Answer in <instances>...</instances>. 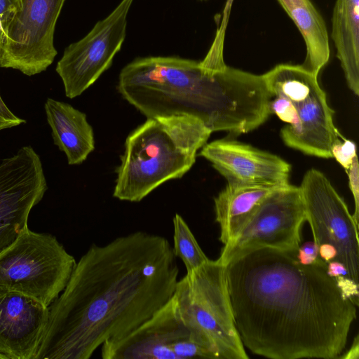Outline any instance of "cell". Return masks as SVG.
Returning a JSON list of instances; mask_svg holds the SVG:
<instances>
[{"mask_svg":"<svg viewBox=\"0 0 359 359\" xmlns=\"http://www.w3.org/2000/svg\"><path fill=\"white\" fill-rule=\"evenodd\" d=\"M177 257L164 236L142 231L92 244L50 304L35 359H88L150 318L172 297Z\"/></svg>","mask_w":359,"mask_h":359,"instance_id":"1","label":"cell"},{"mask_svg":"<svg viewBox=\"0 0 359 359\" xmlns=\"http://www.w3.org/2000/svg\"><path fill=\"white\" fill-rule=\"evenodd\" d=\"M297 250L259 248L232 258L225 274L244 346L273 359L338 358L355 305L341 295L327 262L302 264Z\"/></svg>","mask_w":359,"mask_h":359,"instance_id":"2","label":"cell"},{"mask_svg":"<svg viewBox=\"0 0 359 359\" xmlns=\"http://www.w3.org/2000/svg\"><path fill=\"white\" fill-rule=\"evenodd\" d=\"M122 97L147 118L189 115L212 132L248 133L271 114L273 95L263 75L226 66L212 71L201 61L140 57L118 76Z\"/></svg>","mask_w":359,"mask_h":359,"instance_id":"3","label":"cell"},{"mask_svg":"<svg viewBox=\"0 0 359 359\" xmlns=\"http://www.w3.org/2000/svg\"><path fill=\"white\" fill-rule=\"evenodd\" d=\"M212 133L189 115L147 118L126 140L113 196L139 202L164 182L182 177Z\"/></svg>","mask_w":359,"mask_h":359,"instance_id":"4","label":"cell"},{"mask_svg":"<svg viewBox=\"0 0 359 359\" xmlns=\"http://www.w3.org/2000/svg\"><path fill=\"white\" fill-rule=\"evenodd\" d=\"M262 75L272 95H281L290 103L282 120L286 123L280 130L283 142L308 155L332 157V147L342 136L318 76L292 64H279Z\"/></svg>","mask_w":359,"mask_h":359,"instance_id":"5","label":"cell"},{"mask_svg":"<svg viewBox=\"0 0 359 359\" xmlns=\"http://www.w3.org/2000/svg\"><path fill=\"white\" fill-rule=\"evenodd\" d=\"M172 299L184 324L218 359H247L235 325L225 266L210 260L178 280Z\"/></svg>","mask_w":359,"mask_h":359,"instance_id":"6","label":"cell"},{"mask_svg":"<svg viewBox=\"0 0 359 359\" xmlns=\"http://www.w3.org/2000/svg\"><path fill=\"white\" fill-rule=\"evenodd\" d=\"M76 263L55 236L27 227L0 254V287L49 307L66 287Z\"/></svg>","mask_w":359,"mask_h":359,"instance_id":"7","label":"cell"},{"mask_svg":"<svg viewBox=\"0 0 359 359\" xmlns=\"http://www.w3.org/2000/svg\"><path fill=\"white\" fill-rule=\"evenodd\" d=\"M103 359H217L180 316L171 299L125 336L101 346Z\"/></svg>","mask_w":359,"mask_h":359,"instance_id":"8","label":"cell"},{"mask_svg":"<svg viewBox=\"0 0 359 359\" xmlns=\"http://www.w3.org/2000/svg\"><path fill=\"white\" fill-rule=\"evenodd\" d=\"M306 212L299 187L290 184L268 194L241 230L224 245L217 259L225 265L241 252L269 247L298 250Z\"/></svg>","mask_w":359,"mask_h":359,"instance_id":"9","label":"cell"},{"mask_svg":"<svg viewBox=\"0 0 359 359\" xmlns=\"http://www.w3.org/2000/svg\"><path fill=\"white\" fill-rule=\"evenodd\" d=\"M304 203L306 219L314 242L335 247V260L346 267L348 276L358 283V228L344 199L327 177L312 168L304 175L299 186Z\"/></svg>","mask_w":359,"mask_h":359,"instance_id":"10","label":"cell"},{"mask_svg":"<svg viewBox=\"0 0 359 359\" xmlns=\"http://www.w3.org/2000/svg\"><path fill=\"white\" fill-rule=\"evenodd\" d=\"M66 0H21V8L8 24L1 50L0 67L31 76L53 62L54 34Z\"/></svg>","mask_w":359,"mask_h":359,"instance_id":"11","label":"cell"},{"mask_svg":"<svg viewBox=\"0 0 359 359\" xmlns=\"http://www.w3.org/2000/svg\"><path fill=\"white\" fill-rule=\"evenodd\" d=\"M133 1L121 0L84 37L65 48L55 71L67 97L81 95L111 67L125 40L128 14Z\"/></svg>","mask_w":359,"mask_h":359,"instance_id":"12","label":"cell"},{"mask_svg":"<svg viewBox=\"0 0 359 359\" xmlns=\"http://www.w3.org/2000/svg\"><path fill=\"white\" fill-rule=\"evenodd\" d=\"M48 185L39 156L31 146L0 163V254L28 227L32 208Z\"/></svg>","mask_w":359,"mask_h":359,"instance_id":"13","label":"cell"},{"mask_svg":"<svg viewBox=\"0 0 359 359\" xmlns=\"http://www.w3.org/2000/svg\"><path fill=\"white\" fill-rule=\"evenodd\" d=\"M200 156L212 163L231 187H282L289 184L291 165L282 158L238 141L206 143Z\"/></svg>","mask_w":359,"mask_h":359,"instance_id":"14","label":"cell"},{"mask_svg":"<svg viewBox=\"0 0 359 359\" xmlns=\"http://www.w3.org/2000/svg\"><path fill=\"white\" fill-rule=\"evenodd\" d=\"M49 307L23 294L0 287V353L8 359H35Z\"/></svg>","mask_w":359,"mask_h":359,"instance_id":"15","label":"cell"},{"mask_svg":"<svg viewBox=\"0 0 359 359\" xmlns=\"http://www.w3.org/2000/svg\"><path fill=\"white\" fill-rule=\"evenodd\" d=\"M54 144L70 165H79L95 149V137L86 114L68 103L48 98L44 104Z\"/></svg>","mask_w":359,"mask_h":359,"instance_id":"16","label":"cell"},{"mask_svg":"<svg viewBox=\"0 0 359 359\" xmlns=\"http://www.w3.org/2000/svg\"><path fill=\"white\" fill-rule=\"evenodd\" d=\"M293 21L304 40V68L318 76L330 57V38L325 22L311 0H276Z\"/></svg>","mask_w":359,"mask_h":359,"instance_id":"17","label":"cell"},{"mask_svg":"<svg viewBox=\"0 0 359 359\" xmlns=\"http://www.w3.org/2000/svg\"><path fill=\"white\" fill-rule=\"evenodd\" d=\"M332 39L348 88L359 94V0H336Z\"/></svg>","mask_w":359,"mask_h":359,"instance_id":"18","label":"cell"},{"mask_svg":"<svg viewBox=\"0 0 359 359\" xmlns=\"http://www.w3.org/2000/svg\"><path fill=\"white\" fill-rule=\"evenodd\" d=\"M278 187L226 185L214 199L220 241L225 245L235 236L262 200Z\"/></svg>","mask_w":359,"mask_h":359,"instance_id":"19","label":"cell"},{"mask_svg":"<svg viewBox=\"0 0 359 359\" xmlns=\"http://www.w3.org/2000/svg\"><path fill=\"white\" fill-rule=\"evenodd\" d=\"M173 251L184 263L187 272H191L207 262L209 259L201 248L189 226L181 215L172 219Z\"/></svg>","mask_w":359,"mask_h":359,"instance_id":"20","label":"cell"},{"mask_svg":"<svg viewBox=\"0 0 359 359\" xmlns=\"http://www.w3.org/2000/svg\"><path fill=\"white\" fill-rule=\"evenodd\" d=\"M233 2V0H226L222 15L220 16L219 25L217 27L214 40L207 53L212 58L219 62L224 61L225 34Z\"/></svg>","mask_w":359,"mask_h":359,"instance_id":"21","label":"cell"},{"mask_svg":"<svg viewBox=\"0 0 359 359\" xmlns=\"http://www.w3.org/2000/svg\"><path fill=\"white\" fill-rule=\"evenodd\" d=\"M332 156L346 170L356 156V147L353 142L343 138L335 143L331 149Z\"/></svg>","mask_w":359,"mask_h":359,"instance_id":"22","label":"cell"},{"mask_svg":"<svg viewBox=\"0 0 359 359\" xmlns=\"http://www.w3.org/2000/svg\"><path fill=\"white\" fill-rule=\"evenodd\" d=\"M334 278L341 297L356 306H358V283L346 276H339Z\"/></svg>","mask_w":359,"mask_h":359,"instance_id":"23","label":"cell"},{"mask_svg":"<svg viewBox=\"0 0 359 359\" xmlns=\"http://www.w3.org/2000/svg\"><path fill=\"white\" fill-rule=\"evenodd\" d=\"M358 158L355 157L351 164L350 167L346 170L349 187L352 192L354 203H355V211L353 218L355 224L358 226L359 219V169H358Z\"/></svg>","mask_w":359,"mask_h":359,"instance_id":"24","label":"cell"},{"mask_svg":"<svg viewBox=\"0 0 359 359\" xmlns=\"http://www.w3.org/2000/svg\"><path fill=\"white\" fill-rule=\"evenodd\" d=\"M21 8V0H0V20L6 32V28Z\"/></svg>","mask_w":359,"mask_h":359,"instance_id":"25","label":"cell"},{"mask_svg":"<svg viewBox=\"0 0 359 359\" xmlns=\"http://www.w3.org/2000/svg\"><path fill=\"white\" fill-rule=\"evenodd\" d=\"M297 257L303 265L313 264L318 258V245L314 241L305 242L299 246Z\"/></svg>","mask_w":359,"mask_h":359,"instance_id":"26","label":"cell"},{"mask_svg":"<svg viewBox=\"0 0 359 359\" xmlns=\"http://www.w3.org/2000/svg\"><path fill=\"white\" fill-rule=\"evenodd\" d=\"M24 123H26V121L11 112L0 95V130L18 126Z\"/></svg>","mask_w":359,"mask_h":359,"instance_id":"27","label":"cell"},{"mask_svg":"<svg viewBox=\"0 0 359 359\" xmlns=\"http://www.w3.org/2000/svg\"><path fill=\"white\" fill-rule=\"evenodd\" d=\"M327 273L329 276L335 278L339 276H348V272L345 265L337 260H332L327 263Z\"/></svg>","mask_w":359,"mask_h":359,"instance_id":"28","label":"cell"},{"mask_svg":"<svg viewBox=\"0 0 359 359\" xmlns=\"http://www.w3.org/2000/svg\"><path fill=\"white\" fill-rule=\"evenodd\" d=\"M337 250L334 246L329 243H322L318 245V257L325 262L335 260Z\"/></svg>","mask_w":359,"mask_h":359,"instance_id":"29","label":"cell"},{"mask_svg":"<svg viewBox=\"0 0 359 359\" xmlns=\"http://www.w3.org/2000/svg\"><path fill=\"white\" fill-rule=\"evenodd\" d=\"M339 358L343 359H358L359 358V340L358 335H357L349 350L347 351L344 355H340Z\"/></svg>","mask_w":359,"mask_h":359,"instance_id":"30","label":"cell"},{"mask_svg":"<svg viewBox=\"0 0 359 359\" xmlns=\"http://www.w3.org/2000/svg\"><path fill=\"white\" fill-rule=\"evenodd\" d=\"M4 39H5V32H4L1 22L0 20V55H1V48L3 46V44H4Z\"/></svg>","mask_w":359,"mask_h":359,"instance_id":"31","label":"cell"},{"mask_svg":"<svg viewBox=\"0 0 359 359\" xmlns=\"http://www.w3.org/2000/svg\"><path fill=\"white\" fill-rule=\"evenodd\" d=\"M0 359H8V358L5 355L0 353Z\"/></svg>","mask_w":359,"mask_h":359,"instance_id":"32","label":"cell"},{"mask_svg":"<svg viewBox=\"0 0 359 359\" xmlns=\"http://www.w3.org/2000/svg\"><path fill=\"white\" fill-rule=\"evenodd\" d=\"M199 1H208V0H199Z\"/></svg>","mask_w":359,"mask_h":359,"instance_id":"33","label":"cell"}]
</instances>
